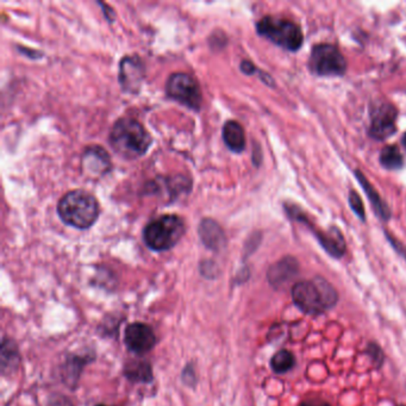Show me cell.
<instances>
[{
    "label": "cell",
    "instance_id": "cell-1",
    "mask_svg": "<svg viewBox=\"0 0 406 406\" xmlns=\"http://www.w3.org/2000/svg\"><path fill=\"white\" fill-rule=\"evenodd\" d=\"M291 294L294 305L304 314L311 316H318L330 310L338 301L336 290L322 276L294 284Z\"/></svg>",
    "mask_w": 406,
    "mask_h": 406
},
{
    "label": "cell",
    "instance_id": "cell-2",
    "mask_svg": "<svg viewBox=\"0 0 406 406\" xmlns=\"http://www.w3.org/2000/svg\"><path fill=\"white\" fill-rule=\"evenodd\" d=\"M110 144L114 152L125 159H137L148 150L152 137L137 119L122 117L110 132Z\"/></svg>",
    "mask_w": 406,
    "mask_h": 406
},
{
    "label": "cell",
    "instance_id": "cell-3",
    "mask_svg": "<svg viewBox=\"0 0 406 406\" xmlns=\"http://www.w3.org/2000/svg\"><path fill=\"white\" fill-rule=\"evenodd\" d=\"M99 210L96 196L83 190L65 193L57 204V214L62 222L77 229L92 227L98 219Z\"/></svg>",
    "mask_w": 406,
    "mask_h": 406
},
{
    "label": "cell",
    "instance_id": "cell-4",
    "mask_svg": "<svg viewBox=\"0 0 406 406\" xmlns=\"http://www.w3.org/2000/svg\"><path fill=\"white\" fill-rule=\"evenodd\" d=\"M185 234V222L176 214H163L144 227V243L155 252L173 248Z\"/></svg>",
    "mask_w": 406,
    "mask_h": 406
},
{
    "label": "cell",
    "instance_id": "cell-5",
    "mask_svg": "<svg viewBox=\"0 0 406 406\" xmlns=\"http://www.w3.org/2000/svg\"><path fill=\"white\" fill-rule=\"evenodd\" d=\"M256 30L273 43L291 52L298 50L304 42L301 28L296 23L283 18L263 17L256 24Z\"/></svg>",
    "mask_w": 406,
    "mask_h": 406
},
{
    "label": "cell",
    "instance_id": "cell-6",
    "mask_svg": "<svg viewBox=\"0 0 406 406\" xmlns=\"http://www.w3.org/2000/svg\"><path fill=\"white\" fill-rule=\"evenodd\" d=\"M310 70L319 77H338L347 70V62L340 50L332 44L314 45L309 61Z\"/></svg>",
    "mask_w": 406,
    "mask_h": 406
},
{
    "label": "cell",
    "instance_id": "cell-7",
    "mask_svg": "<svg viewBox=\"0 0 406 406\" xmlns=\"http://www.w3.org/2000/svg\"><path fill=\"white\" fill-rule=\"evenodd\" d=\"M167 94L190 109L199 110L201 106V92L196 79L187 73H174L168 79Z\"/></svg>",
    "mask_w": 406,
    "mask_h": 406
},
{
    "label": "cell",
    "instance_id": "cell-8",
    "mask_svg": "<svg viewBox=\"0 0 406 406\" xmlns=\"http://www.w3.org/2000/svg\"><path fill=\"white\" fill-rule=\"evenodd\" d=\"M286 211L290 214V217H292L299 222L306 223L309 227H311V229L314 230V235L318 238L319 243L325 249L327 254H330L334 258H341L345 255L347 245H345V237L342 235L340 229L332 227L330 230L324 232L312 227L305 214H303L301 210L298 209L296 206L290 205Z\"/></svg>",
    "mask_w": 406,
    "mask_h": 406
},
{
    "label": "cell",
    "instance_id": "cell-9",
    "mask_svg": "<svg viewBox=\"0 0 406 406\" xmlns=\"http://www.w3.org/2000/svg\"><path fill=\"white\" fill-rule=\"evenodd\" d=\"M124 343L132 353H148L156 343V336L153 329L143 323H132L128 325L124 332Z\"/></svg>",
    "mask_w": 406,
    "mask_h": 406
},
{
    "label": "cell",
    "instance_id": "cell-10",
    "mask_svg": "<svg viewBox=\"0 0 406 406\" xmlns=\"http://www.w3.org/2000/svg\"><path fill=\"white\" fill-rule=\"evenodd\" d=\"M396 118L397 110L391 104H383L376 106L372 112V123L369 127V135L376 140H386L396 131Z\"/></svg>",
    "mask_w": 406,
    "mask_h": 406
},
{
    "label": "cell",
    "instance_id": "cell-11",
    "mask_svg": "<svg viewBox=\"0 0 406 406\" xmlns=\"http://www.w3.org/2000/svg\"><path fill=\"white\" fill-rule=\"evenodd\" d=\"M298 273L299 262L297 261V258L286 256L270 267L267 272V279L273 287L279 288L290 283L293 278H296Z\"/></svg>",
    "mask_w": 406,
    "mask_h": 406
},
{
    "label": "cell",
    "instance_id": "cell-12",
    "mask_svg": "<svg viewBox=\"0 0 406 406\" xmlns=\"http://www.w3.org/2000/svg\"><path fill=\"white\" fill-rule=\"evenodd\" d=\"M83 165L93 174H104L110 168V157L101 147H90L85 150Z\"/></svg>",
    "mask_w": 406,
    "mask_h": 406
},
{
    "label": "cell",
    "instance_id": "cell-13",
    "mask_svg": "<svg viewBox=\"0 0 406 406\" xmlns=\"http://www.w3.org/2000/svg\"><path fill=\"white\" fill-rule=\"evenodd\" d=\"M142 65L140 60L135 57H124L121 63V83L123 88H130L134 91V88H137L142 80Z\"/></svg>",
    "mask_w": 406,
    "mask_h": 406
},
{
    "label": "cell",
    "instance_id": "cell-14",
    "mask_svg": "<svg viewBox=\"0 0 406 406\" xmlns=\"http://www.w3.org/2000/svg\"><path fill=\"white\" fill-rule=\"evenodd\" d=\"M223 140L232 152L241 153L245 148V135L240 123L227 121L223 127Z\"/></svg>",
    "mask_w": 406,
    "mask_h": 406
},
{
    "label": "cell",
    "instance_id": "cell-15",
    "mask_svg": "<svg viewBox=\"0 0 406 406\" xmlns=\"http://www.w3.org/2000/svg\"><path fill=\"white\" fill-rule=\"evenodd\" d=\"M355 176L358 178L360 185L363 186L365 192H366L367 196L369 198L371 204L374 207V210H376L378 216L384 219V221H387L391 217V211H389L387 204H385L383 199L380 198L379 193L376 192V188L372 186L371 183L368 181L366 176L361 173V170H355Z\"/></svg>",
    "mask_w": 406,
    "mask_h": 406
},
{
    "label": "cell",
    "instance_id": "cell-16",
    "mask_svg": "<svg viewBox=\"0 0 406 406\" xmlns=\"http://www.w3.org/2000/svg\"><path fill=\"white\" fill-rule=\"evenodd\" d=\"M199 234L206 247L211 249L219 248L224 241V235L219 224L211 219H205L201 222Z\"/></svg>",
    "mask_w": 406,
    "mask_h": 406
},
{
    "label": "cell",
    "instance_id": "cell-17",
    "mask_svg": "<svg viewBox=\"0 0 406 406\" xmlns=\"http://www.w3.org/2000/svg\"><path fill=\"white\" fill-rule=\"evenodd\" d=\"M124 374L135 383H150L153 380L152 367L145 361H130L124 367Z\"/></svg>",
    "mask_w": 406,
    "mask_h": 406
},
{
    "label": "cell",
    "instance_id": "cell-18",
    "mask_svg": "<svg viewBox=\"0 0 406 406\" xmlns=\"http://www.w3.org/2000/svg\"><path fill=\"white\" fill-rule=\"evenodd\" d=\"M380 162L386 170H398L404 165L403 155L396 145H386L380 154Z\"/></svg>",
    "mask_w": 406,
    "mask_h": 406
},
{
    "label": "cell",
    "instance_id": "cell-19",
    "mask_svg": "<svg viewBox=\"0 0 406 406\" xmlns=\"http://www.w3.org/2000/svg\"><path fill=\"white\" fill-rule=\"evenodd\" d=\"M294 365H296L294 356L288 350H280L278 353L274 354V356L271 360L272 369L279 374L291 371Z\"/></svg>",
    "mask_w": 406,
    "mask_h": 406
},
{
    "label": "cell",
    "instance_id": "cell-20",
    "mask_svg": "<svg viewBox=\"0 0 406 406\" xmlns=\"http://www.w3.org/2000/svg\"><path fill=\"white\" fill-rule=\"evenodd\" d=\"M366 354L371 358L372 363L376 367L380 368L385 363V355L383 349L380 348L379 345L376 343H369L367 345Z\"/></svg>",
    "mask_w": 406,
    "mask_h": 406
},
{
    "label": "cell",
    "instance_id": "cell-21",
    "mask_svg": "<svg viewBox=\"0 0 406 406\" xmlns=\"http://www.w3.org/2000/svg\"><path fill=\"white\" fill-rule=\"evenodd\" d=\"M349 204L353 209L354 212L358 216L361 221H365L366 216H365V209H363V201L355 191H350L349 193Z\"/></svg>",
    "mask_w": 406,
    "mask_h": 406
},
{
    "label": "cell",
    "instance_id": "cell-22",
    "mask_svg": "<svg viewBox=\"0 0 406 406\" xmlns=\"http://www.w3.org/2000/svg\"><path fill=\"white\" fill-rule=\"evenodd\" d=\"M386 235H387V237H389V242L392 243L393 247H394V249L397 250L398 253L400 254L402 256H404V258H406V249L404 248V247H403V245H400V243H399L397 240H394L393 237H391L389 234H386Z\"/></svg>",
    "mask_w": 406,
    "mask_h": 406
},
{
    "label": "cell",
    "instance_id": "cell-23",
    "mask_svg": "<svg viewBox=\"0 0 406 406\" xmlns=\"http://www.w3.org/2000/svg\"><path fill=\"white\" fill-rule=\"evenodd\" d=\"M241 70L245 72V74H253L255 72V65L250 61H243L241 63Z\"/></svg>",
    "mask_w": 406,
    "mask_h": 406
},
{
    "label": "cell",
    "instance_id": "cell-24",
    "mask_svg": "<svg viewBox=\"0 0 406 406\" xmlns=\"http://www.w3.org/2000/svg\"><path fill=\"white\" fill-rule=\"evenodd\" d=\"M299 406H332L329 403L323 402V400H306V402L301 403Z\"/></svg>",
    "mask_w": 406,
    "mask_h": 406
},
{
    "label": "cell",
    "instance_id": "cell-25",
    "mask_svg": "<svg viewBox=\"0 0 406 406\" xmlns=\"http://www.w3.org/2000/svg\"><path fill=\"white\" fill-rule=\"evenodd\" d=\"M403 144H404V145H405V148H406V134H405V135L403 136Z\"/></svg>",
    "mask_w": 406,
    "mask_h": 406
},
{
    "label": "cell",
    "instance_id": "cell-26",
    "mask_svg": "<svg viewBox=\"0 0 406 406\" xmlns=\"http://www.w3.org/2000/svg\"><path fill=\"white\" fill-rule=\"evenodd\" d=\"M96 406H106V405H104V404H99V405H96Z\"/></svg>",
    "mask_w": 406,
    "mask_h": 406
},
{
    "label": "cell",
    "instance_id": "cell-27",
    "mask_svg": "<svg viewBox=\"0 0 406 406\" xmlns=\"http://www.w3.org/2000/svg\"><path fill=\"white\" fill-rule=\"evenodd\" d=\"M398 406H405V405H398Z\"/></svg>",
    "mask_w": 406,
    "mask_h": 406
}]
</instances>
